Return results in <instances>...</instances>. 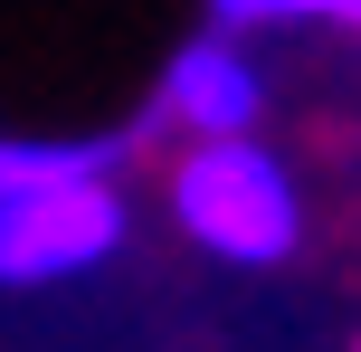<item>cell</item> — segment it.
Returning <instances> with one entry per match:
<instances>
[{"label": "cell", "instance_id": "5b68a950", "mask_svg": "<svg viewBox=\"0 0 361 352\" xmlns=\"http://www.w3.org/2000/svg\"><path fill=\"white\" fill-rule=\"evenodd\" d=\"M219 29H276V19H324V29H361V0H209Z\"/></svg>", "mask_w": 361, "mask_h": 352}, {"label": "cell", "instance_id": "6da1fadb", "mask_svg": "<svg viewBox=\"0 0 361 352\" xmlns=\"http://www.w3.org/2000/svg\"><path fill=\"white\" fill-rule=\"evenodd\" d=\"M171 219L190 229L209 257L228 267H276L305 238V200H295V171L276 162L257 133H200L171 162Z\"/></svg>", "mask_w": 361, "mask_h": 352}, {"label": "cell", "instance_id": "3957f363", "mask_svg": "<svg viewBox=\"0 0 361 352\" xmlns=\"http://www.w3.org/2000/svg\"><path fill=\"white\" fill-rule=\"evenodd\" d=\"M162 114L190 133H257V114H267V76H257V57L238 48L228 29L190 38V48L162 67Z\"/></svg>", "mask_w": 361, "mask_h": 352}, {"label": "cell", "instance_id": "7a4b0ae2", "mask_svg": "<svg viewBox=\"0 0 361 352\" xmlns=\"http://www.w3.org/2000/svg\"><path fill=\"white\" fill-rule=\"evenodd\" d=\"M124 248V190L105 171H67L38 190H0V286H67Z\"/></svg>", "mask_w": 361, "mask_h": 352}, {"label": "cell", "instance_id": "277c9868", "mask_svg": "<svg viewBox=\"0 0 361 352\" xmlns=\"http://www.w3.org/2000/svg\"><path fill=\"white\" fill-rule=\"evenodd\" d=\"M114 143H0V190H38L67 171H105Z\"/></svg>", "mask_w": 361, "mask_h": 352}]
</instances>
